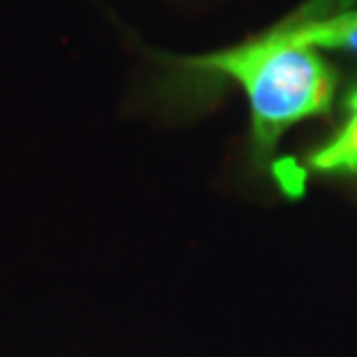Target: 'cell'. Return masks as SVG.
<instances>
[{
	"instance_id": "7a4b0ae2",
	"label": "cell",
	"mask_w": 357,
	"mask_h": 357,
	"mask_svg": "<svg viewBox=\"0 0 357 357\" xmlns=\"http://www.w3.org/2000/svg\"><path fill=\"white\" fill-rule=\"evenodd\" d=\"M274 35L295 47L346 49V52L357 54V12L334 14V17L288 28L278 26Z\"/></svg>"
},
{
	"instance_id": "277c9868",
	"label": "cell",
	"mask_w": 357,
	"mask_h": 357,
	"mask_svg": "<svg viewBox=\"0 0 357 357\" xmlns=\"http://www.w3.org/2000/svg\"><path fill=\"white\" fill-rule=\"evenodd\" d=\"M357 0H309L304 3L299 10L288 17V21H283V28L288 26H299V24H309V21H320L332 17L334 12H344L348 7H353Z\"/></svg>"
},
{
	"instance_id": "6da1fadb",
	"label": "cell",
	"mask_w": 357,
	"mask_h": 357,
	"mask_svg": "<svg viewBox=\"0 0 357 357\" xmlns=\"http://www.w3.org/2000/svg\"><path fill=\"white\" fill-rule=\"evenodd\" d=\"M178 63L227 75L244 86L251 102L253 144L260 155L274 153L290 126L330 112L337 89L332 66L313 47H295L274 33L251 45Z\"/></svg>"
},
{
	"instance_id": "3957f363",
	"label": "cell",
	"mask_w": 357,
	"mask_h": 357,
	"mask_svg": "<svg viewBox=\"0 0 357 357\" xmlns=\"http://www.w3.org/2000/svg\"><path fill=\"white\" fill-rule=\"evenodd\" d=\"M348 116L330 142L309 155V167L320 174H357V89L346 98Z\"/></svg>"
}]
</instances>
